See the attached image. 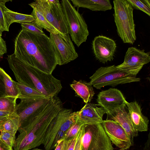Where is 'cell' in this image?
<instances>
[{"mask_svg":"<svg viewBox=\"0 0 150 150\" xmlns=\"http://www.w3.org/2000/svg\"><path fill=\"white\" fill-rule=\"evenodd\" d=\"M13 54L25 63L48 74H52L57 65L52 44L45 34L21 30L15 39Z\"/></svg>","mask_w":150,"mask_h":150,"instance_id":"obj_1","label":"cell"},{"mask_svg":"<svg viewBox=\"0 0 150 150\" xmlns=\"http://www.w3.org/2000/svg\"><path fill=\"white\" fill-rule=\"evenodd\" d=\"M63 108L60 99L57 96L53 97L40 114L19 128L14 150H29L42 144L50 124Z\"/></svg>","mask_w":150,"mask_h":150,"instance_id":"obj_2","label":"cell"},{"mask_svg":"<svg viewBox=\"0 0 150 150\" xmlns=\"http://www.w3.org/2000/svg\"><path fill=\"white\" fill-rule=\"evenodd\" d=\"M7 60L18 82L37 90L47 98L57 96L62 90L61 81L52 74L25 63L13 53L8 55Z\"/></svg>","mask_w":150,"mask_h":150,"instance_id":"obj_3","label":"cell"},{"mask_svg":"<svg viewBox=\"0 0 150 150\" xmlns=\"http://www.w3.org/2000/svg\"><path fill=\"white\" fill-rule=\"evenodd\" d=\"M113 3L118 35L124 43L133 44L136 40L134 9L127 0H114Z\"/></svg>","mask_w":150,"mask_h":150,"instance_id":"obj_4","label":"cell"},{"mask_svg":"<svg viewBox=\"0 0 150 150\" xmlns=\"http://www.w3.org/2000/svg\"><path fill=\"white\" fill-rule=\"evenodd\" d=\"M78 111L63 108L53 119L46 132L43 144L46 150L55 148L68 129L76 122Z\"/></svg>","mask_w":150,"mask_h":150,"instance_id":"obj_5","label":"cell"},{"mask_svg":"<svg viewBox=\"0 0 150 150\" xmlns=\"http://www.w3.org/2000/svg\"><path fill=\"white\" fill-rule=\"evenodd\" d=\"M89 79V83L97 89L106 86H115L141 80L139 78L118 69L115 65L100 67Z\"/></svg>","mask_w":150,"mask_h":150,"instance_id":"obj_6","label":"cell"},{"mask_svg":"<svg viewBox=\"0 0 150 150\" xmlns=\"http://www.w3.org/2000/svg\"><path fill=\"white\" fill-rule=\"evenodd\" d=\"M62 10L72 40L78 47L86 42L89 35L87 24L83 16L68 0H62Z\"/></svg>","mask_w":150,"mask_h":150,"instance_id":"obj_7","label":"cell"},{"mask_svg":"<svg viewBox=\"0 0 150 150\" xmlns=\"http://www.w3.org/2000/svg\"><path fill=\"white\" fill-rule=\"evenodd\" d=\"M33 8L40 11L57 32L64 35L69 29L58 0H36L29 4Z\"/></svg>","mask_w":150,"mask_h":150,"instance_id":"obj_8","label":"cell"},{"mask_svg":"<svg viewBox=\"0 0 150 150\" xmlns=\"http://www.w3.org/2000/svg\"><path fill=\"white\" fill-rule=\"evenodd\" d=\"M81 150H114L101 123L83 125Z\"/></svg>","mask_w":150,"mask_h":150,"instance_id":"obj_9","label":"cell"},{"mask_svg":"<svg viewBox=\"0 0 150 150\" xmlns=\"http://www.w3.org/2000/svg\"><path fill=\"white\" fill-rule=\"evenodd\" d=\"M49 37L55 53L57 65L65 64L78 57L69 33L62 35L59 33H50Z\"/></svg>","mask_w":150,"mask_h":150,"instance_id":"obj_10","label":"cell"},{"mask_svg":"<svg viewBox=\"0 0 150 150\" xmlns=\"http://www.w3.org/2000/svg\"><path fill=\"white\" fill-rule=\"evenodd\" d=\"M53 98L21 100L16 104L15 112L18 116L21 127L40 114Z\"/></svg>","mask_w":150,"mask_h":150,"instance_id":"obj_11","label":"cell"},{"mask_svg":"<svg viewBox=\"0 0 150 150\" xmlns=\"http://www.w3.org/2000/svg\"><path fill=\"white\" fill-rule=\"evenodd\" d=\"M150 61V52H146L134 47H129L123 62L117 66L119 69L132 76H136L144 65Z\"/></svg>","mask_w":150,"mask_h":150,"instance_id":"obj_12","label":"cell"},{"mask_svg":"<svg viewBox=\"0 0 150 150\" xmlns=\"http://www.w3.org/2000/svg\"><path fill=\"white\" fill-rule=\"evenodd\" d=\"M116 47L113 40L103 35L96 37L92 42V49L96 58L103 64L113 59Z\"/></svg>","mask_w":150,"mask_h":150,"instance_id":"obj_13","label":"cell"},{"mask_svg":"<svg viewBox=\"0 0 150 150\" xmlns=\"http://www.w3.org/2000/svg\"><path fill=\"white\" fill-rule=\"evenodd\" d=\"M101 124L111 142L120 149L125 150L133 145L125 130L116 122L106 120Z\"/></svg>","mask_w":150,"mask_h":150,"instance_id":"obj_14","label":"cell"},{"mask_svg":"<svg viewBox=\"0 0 150 150\" xmlns=\"http://www.w3.org/2000/svg\"><path fill=\"white\" fill-rule=\"evenodd\" d=\"M125 104L105 110L107 114V120H112L124 129L132 144L134 137L138 136V132L134 128L126 109Z\"/></svg>","mask_w":150,"mask_h":150,"instance_id":"obj_15","label":"cell"},{"mask_svg":"<svg viewBox=\"0 0 150 150\" xmlns=\"http://www.w3.org/2000/svg\"><path fill=\"white\" fill-rule=\"evenodd\" d=\"M106 113L104 109L96 105L88 103L78 111L76 122L84 125L86 124L101 123L103 121V115Z\"/></svg>","mask_w":150,"mask_h":150,"instance_id":"obj_16","label":"cell"},{"mask_svg":"<svg viewBox=\"0 0 150 150\" xmlns=\"http://www.w3.org/2000/svg\"><path fill=\"white\" fill-rule=\"evenodd\" d=\"M96 101V105L105 110L125 104L127 102L121 92L114 88L100 92L97 96Z\"/></svg>","mask_w":150,"mask_h":150,"instance_id":"obj_17","label":"cell"},{"mask_svg":"<svg viewBox=\"0 0 150 150\" xmlns=\"http://www.w3.org/2000/svg\"><path fill=\"white\" fill-rule=\"evenodd\" d=\"M128 110V115L134 129L142 132L148 130L149 120L142 113L141 107L136 101L125 103Z\"/></svg>","mask_w":150,"mask_h":150,"instance_id":"obj_18","label":"cell"},{"mask_svg":"<svg viewBox=\"0 0 150 150\" xmlns=\"http://www.w3.org/2000/svg\"><path fill=\"white\" fill-rule=\"evenodd\" d=\"M70 86L76 96L81 98L86 104L91 101L95 94L93 86L86 81L74 80Z\"/></svg>","mask_w":150,"mask_h":150,"instance_id":"obj_19","label":"cell"},{"mask_svg":"<svg viewBox=\"0 0 150 150\" xmlns=\"http://www.w3.org/2000/svg\"><path fill=\"white\" fill-rule=\"evenodd\" d=\"M74 7L88 9L92 11H105L112 7L109 0H71Z\"/></svg>","mask_w":150,"mask_h":150,"instance_id":"obj_20","label":"cell"},{"mask_svg":"<svg viewBox=\"0 0 150 150\" xmlns=\"http://www.w3.org/2000/svg\"><path fill=\"white\" fill-rule=\"evenodd\" d=\"M18 89L19 95L18 98L21 100L34 99L46 97L42 93L32 88L15 81Z\"/></svg>","mask_w":150,"mask_h":150,"instance_id":"obj_21","label":"cell"},{"mask_svg":"<svg viewBox=\"0 0 150 150\" xmlns=\"http://www.w3.org/2000/svg\"><path fill=\"white\" fill-rule=\"evenodd\" d=\"M5 16L8 25L9 27L13 23H21L34 21L33 17L31 15L23 14L13 11L6 7L4 11Z\"/></svg>","mask_w":150,"mask_h":150,"instance_id":"obj_22","label":"cell"},{"mask_svg":"<svg viewBox=\"0 0 150 150\" xmlns=\"http://www.w3.org/2000/svg\"><path fill=\"white\" fill-rule=\"evenodd\" d=\"M20 125L19 118L15 112L0 123V131H5L15 134Z\"/></svg>","mask_w":150,"mask_h":150,"instance_id":"obj_23","label":"cell"},{"mask_svg":"<svg viewBox=\"0 0 150 150\" xmlns=\"http://www.w3.org/2000/svg\"><path fill=\"white\" fill-rule=\"evenodd\" d=\"M0 69L3 77L6 96H13L18 98L19 92L15 81L2 68L0 67Z\"/></svg>","mask_w":150,"mask_h":150,"instance_id":"obj_24","label":"cell"},{"mask_svg":"<svg viewBox=\"0 0 150 150\" xmlns=\"http://www.w3.org/2000/svg\"><path fill=\"white\" fill-rule=\"evenodd\" d=\"M39 25L50 33H59L53 26L47 20L43 14L38 10L33 8L30 14Z\"/></svg>","mask_w":150,"mask_h":150,"instance_id":"obj_25","label":"cell"},{"mask_svg":"<svg viewBox=\"0 0 150 150\" xmlns=\"http://www.w3.org/2000/svg\"><path fill=\"white\" fill-rule=\"evenodd\" d=\"M17 97L6 96L0 98V110L15 113Z\"/></svg>","mask_w":150,"mask_h":150,"instance_id":"obj_26","label":"cell"},{"mask_svg":"<svg viewBox=\"0 0 150 150\" xmlns=\"http://www.w3.org/2000/svg\"><path fill=\"white\" fill-rule=\"evenodd\" d=\"M132 7L141 11L150 16V1L149 0H127Z\"/></svg>","mask_w":150,"mask_h":150,"instance_id":"obj_27","label":"cell"},{"mask_svg":"<svg viewBox=\"0 0 150 150\" xmlns=\"http://www.w3.org/2000/svg\"><path fill=\"white\" fill-rule=\"evenodd\" d=\"M22 30H26L33 34L37 35H43L45 33L43 29L38 25L35 21L32 22H25L21 23Z\"/></svg>","mask_w":150,"mask_h":150,"instance_id":"obj_28","label":"cell"},{"mask_svg":"<svg viewBox=\"0 0 150 150\" xmlns=\"http://www.w3.org/2000/svg\"><path fill=\"white\" fill-rule=\"evenodd\" d=\"M11 0H0V30L2 32L9 31V28L7 23L4 11L6 2Z\"/></svg>","mask_w":150,"mask_h":150,"instance_id":"obj_29","label":"cell"},{"mask_svg":"<svg viewBox=\"0 0 150 150\" xmlns=\"http://www.w3.org/2000/svg\"><path fill=\"white\" fill-rule=\"evenodd\" d=\"M0 138L11 148L13 147L16 139L15 134L5 131H0Z\"/></svg>","mask_w":150,"mask_h":150,"instance_id":"obj_30","label":"cell"},{"mask_svg":"<svg viewBox=\"0 0 150 150\" xmlns=\"http://www.w3.org/2000/svg\"><path fill=\"white\" fill-rule=\"evenodd\" d=\"M83 125L76 122L67 131L64 136L63 139L67 140L75 136Z\"/></svg>","mask_w":150,"mask_h":150,"instance_id":"obj_31","label":"cell"},{"mask_svg":"<svg viewBox=\"0 0 150 150\" xmlns=\"http://www.w3.org/2000/svg\"><path fill=\"white\" fill-rule=\"evenodd\" d=\"M77 137V134L72 138L67 140L65 139L64 150H74Z\"/></svg>","mask_w":150,"mask_h":150,"instance_id":"obj_32","label":"cell"},{"mask_svg":"<svg viewBox=\"0 0 150 150\" xmlns=\"http://www.w3.org/2000/svg\"><path fill=\"white\" fill-rule=\"evenodd\" d=\"M2 32L0 30V57L2 58L3 55L7 52L6 42L2 37Z\"/></svg>","mask_w":150,"mask_h":150,"instance_id":"obj_33","label":"cell"},{"mask_svg":"<svg viewBox=\"0 0 150 150\" xmlns=\"http://www.w3.org/2000/svg\"><path fill=\"white\" fill-rule=\"evenodd\" d=\"M6 96V93L3 77L0 69V98Z\"/></svg>","mask_w":150,"mask_h":150,"instance_id":"obj_34","label":"cell"},{"mask_svg":"<svg viewBox=\"0 0 150 150\" xmlns=\"http://www.w3.org/2000/svg\"><path fill=\"white\" fill-rule=\"evenodd\" d=\"M14 113L0 110V124Z\"/></svg>","mask_w":150,"mask_h":150,"instance_id":"obj_35","label":"cell"},{"mask_svg":"<svg viewBox=\"0 0 150 150\" xmlns=\"http://www.w3.org/2000/svg\"><path fill=\"white\" fill-rule=\"evenodd\" d=\"M0 150H13L0 138Z\"/></svg>","mask_w":150,"mask_h":150,"instance_id":"obj_36","label":"cell"},{"mask_svg":"<svg viewBox=\"0 0 150 150\" xmlns=\"http://www.w3.org/2000/svg\"><path fill=\"white\" fill-rule=\"evenodd\" d=\"M65 142V139H64L61 140L55 148L54 150H64Z\"/></svg>","mask_w":150,"mask_h":150,"instance_id":"obj_37","label":"cell"},{"mask_svg":"<svg viewBox=\"0 0 150 150\" xmlns=\"http://www.w3.org/2000/svg\"><path fill=\"white\" fill-rule=\"evenodd\" d=\"M150 134H149L148 139L145 144L144 150H149L150 149Z\"/></svg>","mask_w":150,"mask_h":150,"instance_id":"obj_38","label":"cell"},{"mask_svg":"<svg viewBox=\"0 0 150 150\" xmlns=\"http://www.w3.org/2000/svg\"><path fill=\"white\" fill-rule=\"evenodd\" d=\"M32 150H43L39 149L38 148H35V149H33Z\"/></svg>","mask_w":150,"mask_h":150,"instance_id":"obj_39","label":"cell"},{"mask_svg":"<svg viewBox=\"0 0 150 150\" xmlns=\"http://www.w3.org/2000/svg\"><path fill=\"white\" fill-rule=\"evenodd\" d=\"M119 150H123V149H119Z\"/></svg>","mask_w":150,"mask_h":150,"instance_id":"obj_40","label":"cell"}]
</instances>
